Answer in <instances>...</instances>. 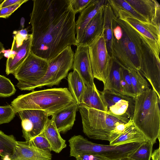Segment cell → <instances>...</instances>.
Here are the masks:
<instances>
[{"mask_svg": "<svg viewBox=\"0 0 160 160\" xmlns=\"http://www.w3.org/2000/svg\"><path fill=\"white\" fill-rule=\"evenodd\" d=\"M31 52L50 60L77 43L75 14L67 0H33Z\"/></svg>", "mask_w": 160, "mask_h": 160, "instance_id": "cell-1", "label": "cell"}, {"mask_svg": "<svg viewBox=\"0 0 160 160\" xmlns=\"http://www.w3.org/2000/svg\"><path fill=\"white\" fill-rule=\"evenodd\" d=\"M121 28L119 40L113 37L111 57L122 67L138 71L155 89L160 87V60L156 57L144 37L123 19L114 16Z\"/></svg>", "mask_w": 160, "mask_h": 160, "instance_id": "cell-2", "label": "cell"}, {"mask_svg": "<svg viewBox=\"0 0 160 160\" xmlns=\"http://www.w3.org/2000/svg\"><path fill=\"white\" fill-rule=\"evenodd\" d=\"M67 88H54L18 96L11 102L16 113L25 109L45 111L50 116L76 103Z\"/></svg>", "mask_w": 160, "mask_h": 160, "instance_id": "cell-3", "label": "cell"}, {"mask_svg": "<svg viewBox=\"0 0 160 160\" xmlns=\"http://www.w3.org/2000/svg\"><path fill=\"white\" fill-rule=\"evenodd\" d=\"M160 101L157 94L150 88L135 98L133 123L153 144L160 138Z\"/></svg>", "mask_w": 160, "mask_h": 160, "instance_id": "cell-4", "label": "cell"}, {"mask_svg": "<svg viewBox=\"0 0 160 160\" xmlns=\"http://www.w3.org/2000/svg\"><path fill=\"white\" fill-rule=\"evenodd\" d=\"M70 156L85 154H94L109 160H116L129 157L143 142H131L116 145H105L93 143L81 135H74L68 141Z\"/></svg>", "mask_w": 160, "mask_h": 160, "instance_id": "cell-5", "label": "cell"}, {"mask_svg": "<svg viewBox=\"0 0 160 160\" xmlns=\"http://www.w3.org/2000/svg\"><path fill=\"white\" fill-rule=\"evenodd\" d=\"M78 110L82 118L83 132L90 139L109 141L113 130L120 124L127 123L105 112L81 104L78 105Z\"/></svg>", "mask_w": 160, "mask_h": 160, "instance_id": "cell-6", "label": "cell"}, {"mask_svg": "<svg viewBox=\"0 0 160 160\" xmlns=\"http://www.w3.org/2000/svg\"><path fill=\"white\" fill-rule=\"evenodd\" d=\"M49 62L31 52L13 74L18 81L17 87L21 90L33 91L34 85L45 75Z\"/></svg>", "mask_w": 160, "mask_h": 160, "instance_id": "cell-7", "label": "cell"}, {"mask_svg": "<svg viewBox=\"0 0 160 160\" xmlns=\"http://www.w3.org/2000/svg\"><path fill=\"white\" fill-rule=\"evenodd\" d=\"M88 46L93 78L104 84L108 77L113 59L107 51L103 31Z\"/></svg>", "mask_w": 160, "mask_h": 160, "instance_id": "cell-8", "label": "cell"}, {"mask_svg": "<svg viewBox=\"0 0 160 160\" xmlns=\"http://www.w3.org/2000/svg\"><path fill=\"white\" fill-rule=\"evenodd\" d=\"M74 53L71 46L67 47L55 58L49 60L48 67L44 76L33 86L36 88L44 86L52 87L58 85L67 76L72 68Z\"/></svg>", "mask_w": 160, "mask_h": 160, "instance_id": "cell-9", "label": "cell"}, {"mask_svg": "<svg viewBox=\"0 0 160 160\" xmlns=\"http://www.w3.org/2000/svg\"><path fill=\"white\" fill-rule=\"evenodd\" d=\"M100 92L106 113L126 122L132 120L135 98L106 90Z\"/></svg>", "mask_w": 160, "mask_h": 160, "instance_id": "cell-10", "label": "cell"}, {"mask_svg": "<svg viewBox=\"0 0 160 160\" xmlns=\"http://www.w3.org/2000/svg\"><path fill=\"white\" fill-rule=\"evenodd\" d=\"M113 12L115 16L124 20L144 37L157 58L160 60V27L151 22L140 20L125 11Z\"/></svg>", "mask_w": 160, "mask_h": 160, "instance_id": "cell-11", "label": "cell"}, {"mask_svg": "<svg viewBox=\"0 0 160 160\" xmlns=\"http://www.w3.org/2000/svg\"><path fill=\"white\" fill-rule=\"evenodd\" d=\"M21 120L22 137L29 141L44 130L50 114L42 110H23L18 112Z\"/></svg>", "mask_w": 160, "mask_h": 160, "instance_id": "cell-12", "label": "cell"}, {"mask_svg": "<svg viewBox=\"0 0 160 160\" xmlns=\"http://www.w3.org/2000/svg\"><path fill=\"white\" fill-rule=\"evenodd\" d=\"M32 41V34H29L22 45L17 47L12 42L11 49L5 52L4 56L8 58L6 69L7 75L14 74L28 57L31 52Z\"/></svg>", "mask_w": 160, "mask_h": 160, "instance_id": "cell-13", "label": "cell"}, {"mask_svg": "<svg viewBox=\"0 0 160 160\" xmlns=\"http://www.w3.org/2000/svg\"><path fill=\"white\" fill-rule=\"evenodd\" d=\"M72 68L78 72L86 85L92 86L94 83L88 45L77 46L74 55Z\"/></svg>", "mask_w": 160, "mask_h": 160, "instance_id": "cell-14", "label": "cell"}, {"mask_svg": "<svg viewBox=\"0 0 160 160\" xmlns=\"http://www.w3.org/2000/svg\"><path fill=\"white\" fill-rule=\"evenodd\" d=\"M11 160H52V154L34 146L29 141H17Z\"/></svg>", "mask_w": 160, "mask_h": 160, "instance_id": "cell-15", "label": "cell"}, {"mask_svg": "<svg viewBox=\"0 0 160 160\" xmlns=\"http://www.w3.org/2000/svg\"><path fill=\"white\" fill-rule=\"evenodd\" d=\"M148 22L160 27V5L155 0H126Z\"/></svg>", "mask_w": 160, "mask_h": 160, "instance_id": "cell-16", "label": "cell"}, {"mask_svg": "<svg viewBox=\"0 0 160 160\" xmlns=\"http://www.w3.org/2000/svg\"><path fill=\"white\" fill-rule=\"evenodd\" d=\"M78 105L76 102L52 115V119L60 133H66L72 128L75 120Z\"/></svg>", "mask_w": 160, "mask_h": 160, "instance_id": "cell-17", "label": "cell"}, {"mask_svg": "<svg viewBox=\"0 0 160 160\" xmlns=\"http://www.w3.org/2000/svg\"><path fill=\"white\" fill-rule=\"evenodd\" d=\"M104 5L101 7L96 15L88 23L82 37L76 46L79 45H88L103 31Z\"/></svg>", "mask_w": 160, "mask_h": 160, "instance_id": "cell-18", "label": "cell"}, {"mask_svg": "<svg viewBox=\"0 0 160 160\" xmlns=\"http://www.w3.org/2000/svg\"><path fill=\"white\" fill-rule=\"evenodd\" d=\"M107 2V0H92L88 5L80 12L78 18L75 22L76 43L82 37L88 23L96 15L101 7Z\"/></svg>", "mask_w": 160, "mask_h": 160, "instance_id": "cell-19", "label": "cell"}, {"mask_svg": "<svg viewBox=\"0 0 160 160\" xmlns=\"http://www.w3.org/2000/svg\"><path fill=\"white\" fill-rule=\"evenodd\" d=\"M103 84V90L112 91L125 95L122 68L113 60L108 77Z\"/></svg>", "mask_w": 160, "mask_h": 160, "instance_id": "cell-20", "label": "cell"}, {"mask_svg": "<svg viewBox=\"0 0 160 160\" xmlns=\"http://www.w3.org/2000/svg\"><path fill=\"white\" fill-rule=\"evenodd\" d=\"M43 132L50 145L52 151L58 153L67 147L65 140L61 136L52 118L48 119Z\"/></svg>", "mask_w": 160, "mask_h": 160, "instance_id": "cell-21", "label": "cell"}, {"mask_svg": "<svg viewBox=\"0 0 160 160\" xmlns=\"http://www.w3.org/2000/svg\"><path fill=\"white\" fill-rule=\"evenodd\" d=\"M80 104L107 112L100 91L97 89L94 83L92 86L86 85Z\"/></svg>", "mask_w": 160, "mask_h": 160, "instance_id": "cell-22", "label": "cell"}, {"mask_svg": "<svg viewBox=\"0 0 160 160\" xmlns=\"http://www.w3.org/2000/svg\"><path fill=\"white\" fill-rule=\"evenodd\" d=\"M114 16L113 11L107 0L104 7L103 31L107 51L111 57L113 39V21Z\"/></svg>", "mask_w": 160, "mask_h": 160, "instance_id": "cell-23", "label": "cell"}, {"mask_svg": "<svg viewBox=\"0 0 160 160\" xmlns=\"http://www.w3.org/2000/svg\"><path fill=\"white\" fill-rule=\"evenodd\" d=\"M147 140L143 134L133 123L109 142V145H116L131 142H142Z\"/></svg>", "mask_w": 160, "mask_h": 160, "instance_id": "cell-24", "label": "cell"}, {"mask_svg": "<svg viewBox=\"0 0 160 160\" xmlns=\"http://www.w3.org/2000/svg\"><path fill=\"white\" fill-rule=\"evenodd\" d=\"M68 81L69 91L77 104H81L86 85L78 73L73 70L68 75Z\"/></svg>", "mask_w": 160, "mask_h": 160, "instance_id": "cell-25", "label": "cell"}, {"mask_svg": "<svg viewBox=\"0 0 160 160\" xmlns=\"http://www.w3.org/2000/svg\"><path fill=\"white\" fill-rule=\"evenodd\" d=\"M127 69L136 97L149 88L148 82L138 71L133 68Z\"/></svg>", "mask_w": 160, "mask_h": 160, "instance_id": "cell-26", "label": "cell"}, {"mask_svg": "<svg viewBox=\"0 0 160 160\" xmlns=\"http://www.w3.org/2000/svg\"><path fill=\"white\" fill-rule=\"evenodd\" d=\"M17 141L13 135H6L0 130V156L1 158L12 155Z\"/></svg>", "mask_w": 160, "mask_h": 160, "instance_id": "cell-27", "label": "cell"}, {"mask_svg": "<svg viewBox=\"0 0 160 160\" xmlns=\"http://www.w3.org/2000/svg\"><path fill=\"white\" fill-rule=\"evenodd\" d=\"M107 1L113 12L125 11L140 20L148 22L146 18L136 11L126 0H108Z\"/></svg>", "mask_w": 160, "mask_h": 160, "instance_id": "cell-28", "label": "cell"}, {"mask_svg": "<svg viewBox=\"0 0 160 160\" xmlns=\"http://www.w3.org/2000/svg\"><path fill=\"white\" fill-rule=\"evenodd\" d=\"M153 145L150 141L146 140L129 157L135 160H150Z\"/></svg>", "mask_w": 160, "mask_h": 160, "instance_id": "cell-29", "label": "cell"}, {"mask_svg": "<svg viewBox=\"0 0 160 160\" xmlns=\"http://www.w3.org/2000/svg\"><path fill=\"white\" fill-rule=\"evenodd\" d=\"M16 91L15 87L11 81L0 75V97H9L13 95Z\"/></svg>", "mask_w": 160, "mask_h": 160, "instance_id": "cell-30", "label": "cell"}, {"mask_svg": "<svg viewBox=\"0 0 160 160\" xmlns=\"http://www.w3.org/2000/svg\"><path fill=\"white\" fill-rule=\"evenodd\" d=\"M29 142L37 148L46 152L51 153L52 151L50 145L46 138L43 131Z\"/></svg>", "mask_w": 160, "mask_h": 160, "instance_id": "cell-31", "label": "cell"}, {"mask_svg": "<svg viewBox=\"0 0 160 160\" xmlns=\"http://www.w3.org/2000/svg\"><path fill=\"white\" fill-rule=\"evenodd\" d=\"M16 113L11 105L0 106V125L11 122L15 117Z\"/></svg>", "mask_w": 160, "mask_h": 160, "instance_id": "cell-32", "label": "cell"}, {"mask_svg": "<svg viewBox=\"0 0 160 160\" xmlns=\"http://www.w3.org/2000/svg\"><path fill=\"white\" fill-rule=\"evenodd\" d=\"M122 67L125 95L135 98L136 95L133 89L128 69L126 68Z\"/></svg>", "mask_w": 160, "mask_h": 160, "instance_id": "cell-33", "label": "cell"}, {"mask_svg": "<svg viewBox=\"0 0 160 160\" xmlns=\"http://www.w3.org/2000/svg\"><path fill=\"white\" fill-rule=\"evenodd\" d=\"M92 1V0H67L69 7L75 14L81 12Z\"/></svg>", "mask_w": 160, "mask_h": 160, "instance_id": "cell-34", "label": "cell"}, {"mask_svg": "<svg viewBox=\"0 0 160 160\" xmlns=\"http://www.w3.org/2000/svg\"><path fill=\"white\" fill-rule=\"evenodd\" d=\"M28 28L22 29L18 31H14L13 32L14 35L13 41L17 47L22 44L24 41L27 39L29 36Z\"/></svg>", "mask_w": 160, "mask_h": 160, "instance_id": "cell-35", "label": "cell"}, {"mask_svg": "<svg viewBox=\"0 0 160 160\" xmlns=\"http://www.w3.org/2000/svg\"><path fill=\"white\" fill-rule=\"evenodd\" d=\"M28 0H22L20 2L14 5L0 8V18H7L10 16L23 3Z\"/></svg>", "mask_w": 160, "mask_h": 160, "instance_id": "cell-36", "label": "cell"}, {"mask_svg": "<svg viewBox=\"0 0 160 160\" xmlns=\"http://www.w3.org/2000/svg\"><path fill=\"white\" fill-rule=\"evenodd\" d=\"M76 160H109L108 159L94 154H82L75 158Z\"/></svg>", "mask_w": 160, "mask_h": 160, "instance_id": "cell-37", "label": "cell"}, {"mask_svg": "<svg viewBox=\"0 0 160 160\" xmlns=\"http://www.w3.org/2000/svg\"><path fill=\"white\" fill-rule=\"evenodd\" d=\"M22 0H4L0 7V8L12 6L18 3Z\"/></svg>", "mask_w": 160, "mask_h": 160, "instance_id": "cell-38", "label": "cell"}, {"mask_svg": "<svg viewBox=\"0 0 160 160\" xmlns=\"http://www.w3.org/2000/svg\"><path fill=\"white\" fill-rule=\"evenodd\" d=\"M152 160H160V146L158 148L154 150L151 155Z\"/></svg>", "mask_w": 160, "mask_h": 160, "instance_id": "cell-39", "label": "cell"}, {"mask_svg": "<svg viewBox=\"0 0 160 160\" xmlns=\"http://www.w3.org/2000/svg\"><path fill=\"white\" fill-rule=\"evenodd\" d=\"M5 50L3 44L0 41V61L4 56Z\"/></svg>", "mask_w": 160, "mask_h": 160, "instance_id": "cell-40", "label": "cell"}, {"mask_svg": "<svg viewBox=\"0 0 160 160\" xmlns=\"http://www.w3.org/2000/svg\"><path fill=\"white\" fill-rule=\"evenodd\" d=\"M116 160H135L129 157H127L121 158Z\"/></svg>", "mask_w": 160, "mask_h": 160, "instance_id": "cell-41", "label": "cell"}, {"mask_svg": "<svg viewBox=\"0 0 160 160\" xmlns=\"http://www.w3.org/2000/svg\"><path fill=\"white\" fill-rule=\"evenodd\" d=\"M24 22L25 19L23 18L22 17L21 19L20 25L22 29H23L24 27Z\"/></svg>", "mask_w": 160, "mask_h": 160, "instance_id": "cell-42", "label": "cell"}, {"mask_svg": "<svg viewBox=\"0 0 160 160\" xmlns=\"http://www.w3.org/2000/svg\"><path fill=\"white\" fill-rule=\"evenodd\" d=\"M2 160H11L10 157L9 156L7 155L1 158Z\"/></svg>", "mask_w": 160, "mask_h": 160, "instance_id": "cell-43", "label": "cell"}, {"mask_svg": "<svg viewBox=\"0 0 160 160\" xmlns=\"http://www.w3.org/2000/svg\"><path fill=\"white\" fill-rule=\"evenodd\" d=\"M3 1H4V0H0V7L1 6V5L2 4Z\"/></svg>", "mask_w": 160, "mask_h": 160, "instance_id": "cell-44", "label": "cell"}]
</instances>
